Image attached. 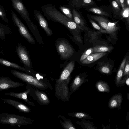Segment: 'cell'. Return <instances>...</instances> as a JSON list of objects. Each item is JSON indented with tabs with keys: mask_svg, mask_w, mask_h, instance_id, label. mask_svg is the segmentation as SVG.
Wrapping results in <instances>:
<instances>
[{
	"mask_svg": "<svg viewBox=\"0 0 129 129\" xmlns=\"http://www.w3.org/2000/svg\"><path fill=\"white\" fill-rule=\"evenodd\" d=\"M58 118H61L63 120H59L60 123L62 127L65 129H76L70 119L66 118L64 116L59 115Z\"/></svg>",
	"mask_w": 129,
	"mask_h": 129,
	"instance_id": "7402d4cb",
	"label": "cell"
},
{
	"mask_svg": "<svg viewBox=\"0 0 129 129\" xmlns=\"http://www.w3.org/2000/svg\"><path fill=\"white\" fill-rule=\"evenodd\" d=\"M57 48L58 52L61 57L64 59H67L71 57L73 53V50L71 46L64 40L59 42Z\"/></svg>",
	"mask_w": 129,
	"mask_h": 129,
	"instance_id": "ba28073f",
	"label": "cell"
},
{
	"mask_svg": "<svg viewBox=\"0 0 129 129\" xmlns=\"http://www.w3.org/2000/svg\"><path fill=\"white\" fill-rule=\"evenodd\" d=\"M129 111H128L127 114V116H126V120L127 121H128V120H129Z\"/></svg>",
	"mask_w": 129,
	"mask_h": 129,
	"instance_id": "b9f144b4",
	"label": "cell"
},
{
	"mask_svg": "<svg viewBox=\"0 0 129 129\" xmlns=\"http://www.w3.org/2000/svg\"><path fill=\"white\" fill-rule=\"evenodd\" d=\"M2 99L4 103L14 107L21 112L28 113L31 111L29 107L21 102L9 99Z\"/></svg>",
	"mask_w": 129,
	"mask_h": 129,
	"instance_id": "4fadbf2b",
	"label": "cell"
},
{
	"mask_svg": "<svg viewBox=\"0 0 129 129\" xmlns=\"http://www.w3.org/2000/svg\"><path fill=\"white\" fill-rule=\"evenodd\" d=\"M69 116L80 119H86L89 120L93 119V118L89 115L83 112H77L67 114Z\"/></svg>",
	"mask_w": 129,
	"mask_h": 129,
	"instance_id": "cb8c5ba5",
	"label": "cell"
},
{
	"mask_svg": "<svg viewBox=\"0 0 129 129\" xmlns=\"http://www.w3.org/2000/svg\"><path fill=\"white\" fill-rule=\"evenodd\" d=\"M89 21L93 27L96 29L100 31V32H102L104 30V29L102 27H100L92 19H91Z\"/></svg>",
	"mask_w": 129,
	"mask_h": 129,
	"instance_id": "e575fe53",
	"label": "cell"
},
{
	"mask_svg": "<svg viewBox=\"0 0 129 129\" xmlns=\"http://www.w3.org/2000/svg\"><path fill=\"white\" fill-rule=\"evenodd\" d=\"M87 10L101 16H109V14L100 9L97 7H92L87 9Z\"/></svg>",
	"mask_w": 129,
	"mask_h": 129,
	"instance_id": "f1b7e54d",
	"label": "cell"
},
{
	"mask_svg": "<svg viewBox=\"0 0 129 129\" xmlns=\"http://www.w3.org/2000/svg\"><path fill=\"white\" fill-rule=\"evenodd\" d=\"M127 98L128 99H129V93H128L127 94Z\"/></svg>",
	"mask_w": 129,
	"mask_h": 129,
	"instance_id": "7bdbcfd3",
	"label": "cell"
},
{
	"mask_svg": "<svg viewBox=\"0 0 129 129\" xmlns=\"http://www.w3.org/2000/svg\"><path fill=\"white\" fill-rule=\"evenodd\" d=\"M82 2L83 6H88L95 4V2L93 0H83Z\"/></svg>",
	"mask_w": 129,
	"mask_h": 129,
	"instance_id": "d590c367",
	"label": "cell"
},
{
	"mask_svg": "<svg viewBox=\"0 0 129 129\" xmlns=\"http://www.w3.org/2000/svg\"><path fill=\"white\" fill-rule=\"evenodd\" d=\"M0 16L3 18V20L5 22L8 23V21L6 17V16L4 14V12L0 8Z\"/></svg>",
	"mask_w": 129,
	"mask_h": 129,
	"instance_id": "8d00e7d4",
	"label": "cell"
},
{
	"mask_svg": "<svg viewBox=\"0 0 129 129\" xmlns=\"http://www.w3.org/2000/svg\"><path fill=\"white\" fill-rule=\"evenodd\" d=\"M75 123L84 129H96L97 127L94 125L93 123L85 119H81L80 121H76Z\"/></svg>",
	"mask_w": 129,
	"mask_h": 129,
	"instance_id": "603a6c76",
	"label": "cell"
},
{
	"mask_svg": "<svg viewBox=\"0 0 129 129\" xmlns=\"http://www.w3.org/2000/svg\"><path fill=\"white\" fill-rule=\"evenodd\" d=\"M93 50L92 48H90L86 50L81 57L80 61L81 62L89 55L93 53Z\"/></svg>",
	"mask_w": 129,
	"mask_h": 129,
	"instance_id": "d6a6232c",
	"label": "cell"
},
{
	"mask_svg": "<svg viewBox=\"0 0 129 129\" xmlns=\"http://www.w3.org/2000/svg\"><path fill=\"white\" fill-rule=\"evenodd\" d=\"M24 84L13 81L9 77L0 76V91L22 86Z\"/></svg>",
	"mask_w": 129,
	"mask_h": 129,
	"instance_id": "30bf717a",
	"label": "cell"
},
{
	"mask_svg": "<svg viewBox=\"0 0 129 129\" xmlns=\"http://www.w3.org/2000/svg\"><path fill=\"white\" fill-rule=\"evenodd\" d=\"M34 13L35 18L38 20L40 26L44 29L47 35L51 36L52 34V30L49 27L47 22L41 13L35 9Z\"/></svg>",
	"mask_w": 129,
	"mask_h": 129,
	"instance_id": "9a60e30c",
	"label": "cell"
},
{
	"mask_svg": "<svg viewBox=\"0 0 129 129\" xmlns=\"http://www.w3.org/2000/svg\"><path fill=\"white\" fill-rule=\"evenodd\" d=\"M71 79L70 76L62 80H56L55 85V95L59 100L64 102L69 101L71 94L68 85Z\"/></svg>",
	"mask_w": 129,
	"mask_h": 129,
	"instance_id": "277c9868",
	"label": "cell"
},
{
	"mask_svg": "<svg viewBox=\"0 0 129 129\" xmlns=\"http://www.w3.org/2000/svg\"><path fill=\"white\" fill-rule=\"evenodd\" d=\"M16 51L21 61L27 68H30L31 63L27 51L25 48L19 43L16 47Z\"/></svg>",
	"mask_w": 129,
	"mask_h": 129,
	"instance_id": "9c48e42d",
	"label": "cell"
},
{
	"mask_svg": "<svg viewBox=\"0 0 129 129\" xmlns=\"http://www.w3.org/2000/svg\"><path fill=\"white\" fill-rule=\"evenodd\" d=\"M87 76L85 74L81 73L75 77L70 87L69 90L71 95L77 91L84 83L88 81L86 79Z\"/></svg>",
	"mask_w": 129,
	"mask_h": 129,
	"instance_id": "8fae6325",
	"label": "cell"
},
{
	"mask_svg": "<svg viewBox=\"0 0 129 129\" xmlns=\"http://www.w3.org/2000/svg\"><path fill=\"white\" fill-rule=\"evenodd\" d=\"M72 13L74 20L76 23L82 28L84 27V21L80 15L75 9L72 10Z\"/></svg>",
	"mask_w": 129,
	"mask_h": 129,
	"instance_id": "d4e9b609",
	"label": "cell"
},
{
	"mask_svg": "<svg viewBox=\"0 0 129 129\" xmlns=\"http://www.w3.org/2000/svg\"><path fill=\"white\" fill-rule=\"evenodd\" d=\"M74 66L75 64L73 61L69 63L64 69L57 80H62L67 79L70 76L71 73L74 69Z\"/></svg>",
	"mask_w": 129,
	"mask_h": 129,
	"instance_id": "ac0fdd59",
	"label": "cell"
},
{
	"mask_svg": "<svg viewBox=\"0 0 129 129\" xmlns=\"http://www.w3.org/2000/svg\"><path fill=\"white\" fill-rule=\"evenodd\" d=\"M123 100L122 94L119 93L115 94L110 99L108 103L109 108L111 109L117 108L121 109Z\"/></svg>",
	"mask_w": 129,
	"mask_h": 129,
	"instance_id": "2e32d148",
	"label": "cell"
},
{
	"mask_svg": "<svg viewBox=\"0 0 129 129\" xmlns=\"http://www.w3.org/2000/svg\"><path fill=\"white\" fill-rule=\"evenodd\" d=\"M115 0V1H116V2L118 4V5H119V6L120 7L121 6V5H120V3L119 2V0Z\"/></svg>",
	"mask_w": 129,
	"mask_h": 129,
	"instance_id": "60d3db41",
	"label": "cell"
},
{
	"mask_svg": "<svg viewBox=\"0 0 129 129\" xmlns=\"http://www.w3.org/2000/svg\"><path fill=\"white\" fill-rule=\"evenodd\" d=\"M27 86L26 87V90L23 92L17 93L11 92L5 93L4 95L14 97L22 100L30 106H34V104L33 102L30 101L27 98V95H29L30 91L32 86L30 85L26 84Z\"/></svg>",
	"mask_w": 129,
	"mask_h": 129,
	"instance_id": "7c38bea8",
	"label": "cell"
},
{
	"mask_svg": "<svg viewBox=\"0 0 129 129\" xmlns=\"http://www.w3.org/2000/svg\"><path fill=\"white\" fill-rule=\"evenodd\" d=\"M41 10L44 15L48 19L59 22L65 25L70 30H75L82 29L77 25L73 20L71 19L61 13L55 5L48 4L43 6Z\"/></svg>",
	"mask_w": 129,
	"mask_h": 129,
	"instance_id": "6da1fadb",
	"label": "cell"
},
{
	"mask_svg": "<svg viewBox=\"0 0 129 129\" xmlns=\"http://www.w3.org/2000/svg\"><path fill=\"white\" fill-rule=\"evenodd\" d=\"M125 83L128 87L129 86V77H127L126 78Z\"/></svg>",
	"mask_w": 129,
	"mask_h": 129,
	"instance_id": "f35d334b",
	"label": "cell"
},
{
	"mask_svg": "<svg viewBox=\"0 0 129 129\" xmlns=\"http://www.w3.org/2000/svg\"><path fill=\"white\" fill-rule=\"evenodd\" d=\"M117 23V22H112L110 21L107 29L104 30L101 33L109 34L112 38H115L116 32L119 29V28L116 26Z\"/></svg>",
	"mask_w": 129,
	"mask_h": 129,
	"instance_id": "ffe728a7",
	"label": "cell"
},
{
	"mask_svg": "<svg viewBox=\"0 0 129 129\" xmlns=\"http://www.w3.org/2000/svg\"><path fill=\"white\" fill-rule=\"evenodd\" d=\"M11 33V31L8 26L0 23V39L5 41L6 35Z\"/></svg>",
	"mask_w": 129,
	"mask_h": 129,
	"instance_id": "484cf974",
	"label": "cell"
},
{
	"mask_svg": "<svg viewBox=\"0 0 129 129\" xmlns=\"http://www.w3.org/2000/svg\"><path fill=\"white\" fill-rule=\"evenodd\" d=\"M129 7H126L124 9H122L121 11L120 16L126 19L128 24L129 22Z\"/></svg>",
	"mask_w": 129,
	"mask_h": 129,
	"instance_id": "1f68e13d",
	"label": "cell"
},
{
	"mask_svg": "<svg viewBox=\"0 0 129 129\" xmlns=\"http://www.w3.org/2000/svg\"><path fill=\"white\" fill-rule=\"evenodd\" d=\"M106 54V53L104 52L92 53L81 62L82 64H87L91 63L101 58Z\"/></svg>",
	"mask_w": 129,
	"mask_h": 129,
	"instance_id": "e0dca14e",
	"label": "cell"
},
{
	"mask_svg": "<svg viewBox=\"0 0 129 129\" xmlns=\"http://www.w3.org/2000/svg\"><path fill=\"white\" fill-rule=\"evenodd\" d=\"M125 3L126 7H129V0H125Z\"/></svg>",
	"mask_w": 129,
	"mask_h": 129,
	"instance_id": "ab89813d",
	"label": "cell"
},
{
	"mask_svg": "<svg viewBox=\"0 0 129 129\" xmlns=\"http://www.w3.org/2000/svg\"><path fill=\"white\" fill-rule=\"evenodd\" d=\"M29 95L41 105H47L50 103L49 99L44 92L32 86Z\"/></svg>",
	"mask_w": 129,
	"mask_h": 129,
	"instance_id": "52a82bcc",
	"label": "cell"
},
{
	"mask_svg": "<svg viewBox=\"0 0 129 129\" xmlns=\"http://www.w3.org/2000/svg\"><path fill=\"white\" fill-rule=\"evenodd\" d=\"M11 72L15 77L35 88L43 90H48L52 89L50 82L43 80V78H37L31 75L15 70H11Z\"/></svg>",
	"mask_w": 129,
	"mask_h": 129,
	"instance_id": "7a4b0ae2",
	"label": "cell"
},
{
	"mask_svg": "<svg viewBox=\"0 0 129 129\" xmlns=\"http://www.w3.org/2000/svg\"><path fill=\"white\" fill-rule=\"evenodd\" d=\"M113 47L105 45H97L93 48V53L109 52L113 49Z\"/></svg>",
	"mask_w": 129,
	"mask_h": 129,
	"instance_id": "4316f807",
	"label": "cell"
},
{
	"mask_svg": "<svg viewBox=\"0 0 129 129\" xmlns=\"http://www.w3.org/2000/svg\"><path fill=\"white\" fill-rule=\"evenodd\" d=\"M61 11L67 17L74 20L73 16L69 8L64 6H61L60 7Z\"/></svg>",
	"mask_w": 129,
	"mask_h": 129,
	"instance_id": "4dcf8cb0",
	"label": "cell"
},
{
	"mask_svg": "<svg viewBox=\"0 0 129 129\" xmlns=\"http://www.w3.org/2000/svg\"><path fill=\"white\" fill-rule=\"evenodd\" d=\"M0 64L4 66L24 71L27 73H31L30 71L27 68L22 67L16 64L7 61L0 58Z\"/></svg>",
	"mask_w": 129,
	"mask_h": 129,
	"instance_id": "d6986e66",
	"label": "cell"
},
{
	"mask_svg": "<svg viewBox=\"0 0 129 129\" xmlns=\"http://www.w3.org/2000/svg\"><path fill=\"white\" fill-rule=\"evenodd\" d=\"M111 5L115 14L120 16L121 10L118 4L116 1L113 0L111 2Z\"/></svg>",
	"mask_w": 129,
	"mask_h": 129,
	"instance_id": "f546056e",
	"label": "cell"
},
{
	"mask_svg": "<svg viewBox=\"0 0 129 129\" xmlns=\"http://www.w3.org/2000/svg\"><path fill=\"white\" fill-rule=\"evenodd\" d=\"M127 57V56H126L123 59L117 73L114 81L115 85L117 87H120L123 86L125 84V81L126 78L125 77L122 78V77Z\"/></svg>",
	"mask_w": 129,
	"mask_h": 129,
	"instance_id": "5bb4252c",
	"label": "cell"
},
{
	"mask_svg": "<svg viewBox=\"0 0 129 129\" xmlns=\"http://www.w3.org/2000/svg\"><path fill=\"white\" fill-rule=\"evenodd\" d=\"M96 89L99 92H109L110 88L108 83L102 80L97 82L95 84Z\"/></svg>",
	"mask_w": 129,
	"mask_h": 129,
	"instance_id": "44dd1931",
	"label": "cell"
},
{
	"mask_svg": "<svg viewBox=\"0 0 129 129\" xmlns=\"http://www.w3.org/2000/svg\"><path fill=\"white\" fill-rule=\"evenodd\" d=\"M124 67L123 77L129 76V60L128 58L127 59Z\"/></svg>",
	"mask_w": 129,
	"mask_h": 129,
	"instance_id": "836d02e7",
	"label": "cell"
},
{
	"mask_svg": "<svg viewBox=\"0 0 129 129\" xmlns=\"http://www.w3.org/2000/svg\"><path fill=\"white\" fill-rule=\"evenodd\" d=\"M33 121L30 118L13 114L3 113L0 114L1 124L20 126L32 124Z\"/></svg>",
	"mask_w": 129,
	"mask_h": 129,
	"instance_id": "3957f363",
	"label": "cell"
},
{
	"mask_svg": "<svg viewBox=\"0 0 129 129\" xmlns=\"http://www.w3.org/2000/svg\"><path fill=\"white\" fill-rule=\"evenodd\" d=\"M11 15L14 23L18 27L20 34L29 42L32 43H34L33 38L28 32L26 28L12 11H11Z\"/></svg>",
	"mask_w": 129,
	"mask_h": 129,
	"instance_id": "8992f818",
	"label": "cell"
},
{
	"mask_svg": "<svg viewBox=\"0 0 129 129\" xmlns=\"http://www.w3.org/2000/svg\"><path fill=\"white\" fill-rule=\"evenodd\" d=\"M125 1V0H119L121 7L122 8V9H124L126 7Z\"/></svg>",
	"mask_w": 129,
	"mask_h": 129,
	"instance_id": "74e56055",
	"label": "cell"
},
{
	"mask_svg": "<svg viewBox=\"0 0 129 129\" xmlns=\"http://www.w3.org/2000/svg\"><path fill=\"white\" fill-rule=\"evenodd\" d=\"M13 6L25 20L29 27L35 30L36 26L29 17V14L25 6L20 0H11Z\"/></svg>",
	"mask_w": 129,
	"mask_h": 129,
	"instance_id": "5b68a950",
	"label": "cell"
},
{
	"mask_svg": "<svg viewBox=\"0 0 129 129\" xmlns=\"http://www.w3.org/2000/svg\"><path fill=\"white\" fill-rule=\"evenodd\" d=\"M112 68L111 65L106 63L100 67L98 70L100 72L102 73L109 75L112 73Z\"/></svg>",
	"mask_w": 129,
	"mask_h": 129,
	"instance_id": "83f0119b",
	"label": "cell"
}]
</instances>
